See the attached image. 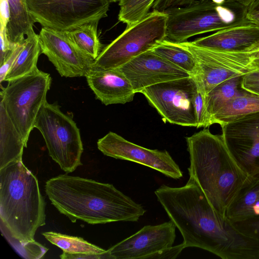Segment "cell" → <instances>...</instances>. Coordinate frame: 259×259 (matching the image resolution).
<instances>
[{"label":"cell","instance_id":"cell-1","mask_svg":"<svg viewBox=\"0 0 259 259\" xmlns=\"http://www.w3.org/2000/svg\"><path fill=\"white\" fill-rule=\"evenodd\" d=\"M155 194L181 232L185 248H201L223 259H259V241L219 214L192 177L182 187L162 185Z\"/></svg>","mask_w":259,"mask_h":259},{"label":"cell","instance_id":"cell-2","mask_svg":"<svg viewBox=\"0 0 259 259\" xmlns=\"http://www.w3.org/2000/svg\"><path fill=\"white\" fill-rule=\"evenodd\" d=\"M45 207L38 180L22 160L0 168L1 231L25 258L43 254L44 246L35 241L34 235L46 225Z\"/></svg>","mask_w":259,"mask_h":259},{"label":"cell","instance_id":"cell-3","mask_svg":"<svg viewBox=\"0 0 259 259\" xmlns=\"http://www.w3.org/2000/svg\"><path fill=\"white\" fill-rule=\"evenodd\" d=\"M46 193L52 204L72 223L137 222L146 210L112 184L60 175L48 180Z\"/></svg>","mask_w":259,"mask_h":259},{"label":"cell","instance_id":"cell-4","mask_svg":"<svg viewBox=\"0 0 259 259\" xmlns=\"http://www.w3.org/2000/svg\"><path fill=\"white\" fill-rule=\"evenodd\" d=\"M189 153V177L200 187L220 215L227 210L248 179L228 150L222 135L204 128L186 138Z\"/></svg>","mask_w":259,"mask_h":259},{"label":"cell","instance_id":"cell-5","mask_svg":"<svg viewBox=\"0 0 259 259\" xmlns=\"http://www.w3.org/2000/svg\"><path fill=\"white\" fill-rule=\"evenodd\" d=\"M163 12L167 16L165 39L177 43L249 22L247 7L232 0L221 5L211 0H196Z\"/></svg>","mask_w":259,"mask_h":259},{"label":"cell","instance_id":"cell-6","mask_svg":"<svg viewBox=\"0 0 259 259\" xmlns=\"http://www.w3.org/2000/svg\"><path fill=\"white\" fill-rule=\"evenodd\" d=\"M167 16L153 10L106 46L95 60L92 69L108 70L120 67L133 58L152 49L166 38Z\"/></svg>","mask_w":259,"mask_h":259},{"label":"cell","instance_id":"cell-7","mask_svg":"<svg viewBox=\"0 0 259 259\" xmlns=\"http://www.w3.org/2000/svg\"><path fill=\"white\" fill-rule=\"evenodd\" d=\"M51 81L50 74L37 68L1 88L0 103L26 146Z\"/></svg>","mask_w":259,"mask_h":259},{"label":"cell","instance_id":"cell-8","mask_svg":"<svg viewBox=\"0 0 259 259\" xmlns=\"http://www.w3.org/2000/svg\"><path fill=\"white\" fill-rule=\"evenodd\" d=\"M34 127L42 134L49 156L62 170L72 172L82 165L83 148L79 129L58 104L47 101L37 115Z\"/></svg>","mask_w":259,"mask_h":259},{"label":"cell","instance_id":"cell-9","mask_svg":"<svg viewBox=\"0 0 259 259\" xmlns=\"http://www.w3.org/2000/svg\"><path fill=\"white\" fill-rule=\"evenodd\" d=\"M176 43L190 52L196 60L197 69L193 77L204 99L220 84L259 68L249 52L205 48L192 41Z\"/></svg>","mask_w":259,"mask_h":259},{"label":"cell","instance_id":"cell-10","mask_svg":"<svg viewBox=\"0 0 259 259\" xmlns=\"http://www.w3.org/2000/svg\"><path fill=\"white\" fill-rule=\"evenodd\" d=\"M35 23L42 27L69 31L106 17L109 0H26Z\"/></svg>","mask_w":259,"mask_h":259},{"label":"cell","instance_id":"cell-11","mask_svg":"<svg viewBox=\"0 0 259 259\" xmlns=\"http://www.w3.org/2000/svg\"><path fill=\"white\" fill-rule=\"evenodd\" d=\"M198 86L193 76L159 83L141 93L163 119L185 126H197L194 98Z\"/></svg>","mask_w":259,"mask_h":259},{"label":"cell","instance_id":"cell-12","mask_svg":"<svg viewBox=\"0 0 259 259\" xmlns=\"http://www.w3.org/2000/svg\"><path fill=\"white\" fill-rule=\"evenodd\" d=\"M97 147L106 156L141 164L167 177L180 179L183 177L179 166L166 150L146 148L112 132L98 140Z\"/></svg>","mask_w":259,"mask_h":259},{"label":"cell","instance_id":"cell-13","mask_svg":"<svg viewBox=\"0 0 259 259\" xmlns=\"http://www.w3.org/2000/svg\"><path fill=\"white\" fill-rule=\"evenodd\" d=\"M221 126L224 142L240 166L248 176L259 172V112Z\"/></svg>","mask_w":259,"mask_h":259},{"label":"cell","instance_id":"cell-14","mask_svg":"<svg viewBox=\"0 0 259 259\" xmlns=\"http://www.w3.org/2000/svg\"><path fill=\"white\" fill-rule=\"evenodd\" d=\"M41 53L45 54L61 76H86L95 60L79 50L66 31L42 27L38 34Z\"/></svg>","mask_w":259,"mask_h":259},{"label":"cell","instance_id":"cell-15","mask_svg":"<svg viewBox=\"0 0 259 259\" xmlns=\"http://www.w3.org/2000/svg\"><path fill=\"white\" fill-rule=\"evenodd\" d=\"M176 228L170 220L157 225L145 226L108 251L111 259H148L153 254L172 246Z\"/></svg>","mask_w":259,"mask_h":259},{"label":"cell","instance_id":"cell-16","mask_svg":"<svg viewBox=\"0 0 259 259\" xmlns=\"http://www.w3.org/2000/svg\"><path fill=\"white\" fill-rule=\"evenodd\" d=\"M136 93L159 83L192 76L151 50L133 58L119 68Z\"/></svg>","mask_w":259,"mask_h":259},{"label":"cell","instance_id":"cell-17","mask_svg":"<svg viewBox=\"0 0 259 259\" xmlns=\"http://www.w3.org/2000/svg\"><path fill=\"white\" fill-rule=\"evenodd\" d=\"M192 42L211 49L250 52L259 48V26L249 21L217 31Z\"/></svg>","mask_w":259,"mask_h":259},{"label":"cell","instance_id":"cell-18","mask_svg":"<svg viewBox=\"0 0 259 259\" xmlns=\"http://www.w3.org/2000/svg\"><path fill=\"white\" fill-rule=\"evenodd\" d=\"M89 87L103 104H124L132 102L136 93L125 75L119 68L97 71L91 70L85 76Z\"/></svg>","mask_w":259,"mask_h":259},{"label":"cell","instance_id":"cell-19","mask_svg":"<svg viewBox=\"0 0 259 259\" xmlns=\"http://www.w3.org/2000/svg\"><path fill=\"white\" fill-rule=\"evenodd\" d=\"M226 216L232 223L259 217V172L249 176L229 206Z\"/></svg>","mask_w":259,"mask_h":259},{"label":"cell","instance_id":"cell-20","mask_svg":"<svg viewBox=\"0 0 259 259\" xmlns=\"http://www.w3.org/2000/svg\"><path fill=\"white\" fill-rule=\"evenodd\" d=\"M26 147L21 135L0 103V168L22 160L23 150Z\"/></svg>","mask_w":259,"mask_h":259},{"label":"cell","instance_id":"cell-21","mask_svg":"<svg viewBox=\"0 0 259 259\" xmlns=\"http://www.w3.org/2000/svg\"><path fill=\"white\" fill-rule=\"evenodd\" d=\"M10 19L7 25L8 39L13 47L24 42L25 36L35 23L29 12L26 0H8Z\"/></svg>","mask_w":259,"mask_h":259},{"label":"cell","instance_id":"cell-22","mask_svg":"<svg viewBox=\"0 0 259 259\" xmlns=\"http://www.w3.org/2000/svg\"><path fill=\"white\" fill-rule=\"evenodd\" d=\"M40 54L38 34L32 28L26 35L24 48L8 71L5 81H11L34 71L37 68V62Z\"/></svg>","mask_w":259,"mask_h":259},{"label":"cell","instance_id":"cell-23","mask_svg":"<svg viewBox=\"0 0 259 259\" xmlns=\"http://www.w3.org/2000/svg\"><path fill=\"white\" fill-rule=\"evenodd\" d=\"M259 112V97L246 92L224 104L213 115L220 126L238 118Z\"/></svg>","mask_w":259,"mask_h":259},{"label":"cell","instance_id":"cell-24","mask_svg":"<svg viewBox=\"0 0 259 259\" xmlns=\"http://www.w3.org/2000/svg\"><path fill=\"white\" fill-rule=\"evenodd\" d=\"M151 50L184 70L192 76L195 75L197 66L194 56L176 42L165 39L158 42Z\"/></svg>","mask_w":259,"mask_h":259},{"label":"cell","instance_id":"cell-25","mask_svg":"<svg viewBox=\"0 0 259 259\" xmlns=\"http://www.w3.org/2000/svg\"><path fill=\"white\" fill-rule=\"evenodd\" d=\"M241 77L232 78L220 84L204 97L206 110L214 124L213 114L226 103L245 92L240 87Z\"/></svg>","mask_w":259,"mask_h":259},{"label":"cell","instance_id":"cell-26","mask_svg":"<svg viewBox=\"0 0 259 259\" xmlns=\"http://www.w3.org/2000/svg\"><path fill=\"white\" fill-rule=\"evenodd\" d=\"M98 22L82 25L66 31L70 39L82 53L94 60L100 54L102 45L98 34Z\"/></svg>","mask_w":259,"mask_h":259},{"label":"cell","instance_id":"cell-27","mask_svg":"<svg viewBox=\"0 0 259 259\" xmlns=\"http://www.w3.org/2000/svg\"><path fill=\"white\" fill-rule=\"evenodd\" d=\"M42 235L51 243L61 248L63 252L69 253L103 254L107 251L81 237L53 231L44 232Z\"/></svg>","mask_w":259,"mask_h":259},{"label":"cell","instance_id":"cell-28","mask_svg":"<svg viewBox=\"0 0 259 259\" xmlns=\"http://www.w3.org/2000/svg\"><path fill=\"white\" fill-rule=\"evenodd\" d=\"M156 0H119L118 19L129 27L143 19L149 12Z\"/></svg>","mask_w":259,"mask_h":259},{"label":"cell","instance_id":"cell-29","mask_svg":"<svg viewBox=\"0 0 259 259\" xmlns=\"http://www.w3.org/2000/svg\"><path fill=\"white\" fill-rule=\"evenodd\" d=\"M194 107L196 119L197 121V128L203 127L206 128L213 122L206 110L204 99L198 88L194 98Z\"/></svg>","mask_w":259,"mask_h":259},{"label":"cell","instance_id":"cell-30","mask_svg":"<svg viewBox=\"0 0 259 259\" xmlns=\"http://www.w3.org/2000/svg\"><path fill=\"white\" fill-rule=\"evenodd\" d=\"M240 87L246 92L259 97V68L242 76Z\"/></svg>","mask_w":259,"mask_h":259},{"label":"cell","instance_id":"cell-31","mask_svg":"<svg viewBox=\"0 0 259 259\" xmlns=\"http://www.w3.org/2000/svg\"><path fill=\"white\" fill-rule=\"evenodd\" d=\"M233 223L241 232L259 241V217Z\"/></svg>","mask_w":259,"mask_h":259},{"label":"cell","instance_id":"cell-32","mask_svg":"<svg viewBox=\"0 0 259 259\" xmlns=\"http://www.w3.org/2000/svg\"><path fill=\"white\" fill-rule=\"evenodd\" d=\"M0 65H1L11 54L17 46L13 47L11 45L7 35V27L3 25H1L0 27Z\"/></svg>","mask_w":259,"mask_h":259},{"label":"cell","instance_id":"cell-33","mask_svg":"<svg viewBox=\"0 0 259 259\" xmlns=\"http://www.w3.org/2000/svg\"><path fill=\"white\" fill-rule=\"evenodd\" d=\"M24 42L19 44L16 46L11 54L5 60V61L0 65V82L2 83L5 81L6 76L14 63L17 57L20 52L23 49Z\"/></svg>","mask_w":259,"mask_h":259},{"label":"cell","instance_id":"cell-34","mask_svg":"<svg viewBox=\"0 0 259 259\" xmlns=\"http://www.w3.org/2000/svg\"><path fill=\"white\" fill-rule=\"evenodd\" d=\"M194 0H156L152 8L159 11L188 5Z\"/></svg>","mask_w":259,"mask_h":259},{"label":"cell","instance_id":"cell-35","mask_svg":"<svg viewBox=\"0 0 259 259\" xmlns=\"http://www.w3.org/2000/svg\"><path fill=\"white\" fill-rule=\"evenodd\" d=\"M184 248H185V245L182 243L177 246L160 250L150 255L148 258H176Z\"/></svg>","mask_w":259,"mask_h":259},{"label":"cell","instance_id":"cell-36","mask_svg":"<svg viewBox=\"0 0 259 259\" xmlns=\"http://www.w3.org/2000/svg\"><path fill=\"white\" fill-rule=\"evenodd\" d=\"M62 259H111L108 250L103 254L69 253L65 252L60 255Z\"/></svg>","mask_w":259,"mask_h":259},{"label":"cell","instance_id":"cell-37","mask_svg":"<svg viewBox=\"0 0 259 259\" xmlns=\"http://www.w3.org/2000/svg\"><path fill=\"white\" fill-rule=\"evenodd\" d=\"M1 25L7 27L10 19V9L8 0H0Z\"/></svg>","mask_w":259,"mask_h":259},{"label":"cell","instance_id":"cell-38","mask_svg":"<svg viewBox=\"0 0 259 259\" xmlns=\"http://www.w3.org/2000/svg\"><path fill=\"white\" fill-rule=\"evenodd\" d=\"M247 13H259V0H252L247 7Z\"/></svg>","mask_w":259,"mask_h":259},{"label":"cell","instance_id":"cell-39","mask_svg":"<svg viewBox=\"0 0 259 259\" xmlns=\"http://www.w3.org/2000/svg\"><path fill=\"white\" fill-rule=\"evenodd\" d=\"M247 18L249 22L259 26V13H247Z\"/></svg>","mask_w":259,"mask_h":259},{"label":"cell","instance_id":"cell-40","mask_svg":"<svg viewBox=\"0 0 259 259\" xmlns=\"http://www.w3.org/2000/svg\"><path fill=\"white\" fill-rule=\"evenodd\" d=\"M249 53L251 54L254 62L259 67V48Z\"/></svg>","mask_w":259,"mask_h":259},{"label":"cell","instance_id":"cell-41","mask_svg":"<svg viewBox=\"0 0 259 259\" xmlns=\"http://www.w3.org/2000/svg\"><path fill=\"white\" fill-rule=\"evenodd\" d=\"M196 1V0H194ZM237 2L245 7H247L252 1V0H232Z\"/></svg>","mask_w":259,"mask_h":259},{"label":"cell","instance_id":"cell-42","mask_svg":"<svg viewBox=\"0 0 259 259\" xmlns=\"http://www.w3.org/2000/svg\"><path fill=\"white\" fill-rule=\"evenodd\" d=\"M216 4L221 5L224 4L227 0H211Z\"/></svg>","mask_w":259,"mask_h":259}]
</instances>
